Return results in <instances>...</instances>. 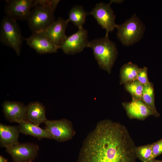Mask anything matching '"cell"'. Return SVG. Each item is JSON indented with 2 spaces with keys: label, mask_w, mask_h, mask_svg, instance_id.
<instances>
[{
  "label": "cell",
  "mask_w": 162,
  "mask_h": 162,
  "mask_svg": "<svg viewBox=\"0 0 162 162\" xmlns=\"http://www.w3.org/2000/svg\"><path fill=\"white\" fill-rule=\"evenodd\" d=\"M136 148L124 126L104 120L86 138L76 162H136Z\"/></svg>",
  "instance_id": "1"
},
{
  "label": "cell",
  "mask_w": 162,
  "mask_h": 162,
  "mask_svg": "<svg viewBox=\"0 0 162 162\" xmlns=\"http://www.w3.org/2000/svg\"><path fill=\"white\" fill-rule=\"evenodd\" d=\"M87 47L92 49L100 68L110 73L118 53L115 43L105 36L88 41Z\"/></svg>",
  "instance_id": "2"
},
{
  "label": "cell",
  "mask_w": 162,
  "mask_h": 162,
  "mask_svg": "<svg viewBox=\"0 0 162 162\" xmlns=\"http://www.w3.org/2000/svg\"><path fill=\"white\" fill-rule=\"evenodd\" d=\"M54 11L50 0H35L27 19L28 26L32 32H43L55 20Z\"/></svg>",
  "instance_id": "3"
},
{
  "label": "cell",
  "mask_w": 162,
  "mask_h": 162,
  "mask_svg": "<svg viewBox=\"0 0 162 162\" xmlns=\"http://www.w3.org/2000/svg\"><path fill=\"white\" fill-rule=\"evenodd\" d=\"M116 36L122 44L132 46L139 41L143 37L146 26L136 14H134L123 23L117 25Z\"/></svg>",
  "instance_id": "4"
},
{
  "label": "cell",
  "mask_w": 162,
  "mask_h": 162,
  "mask_svg": "<svg viewBox=\"0 0 162 162\" xmlns=\"http://www.w3.org/2000/svg\"><path fill=\"white\" fill-rule=\"evenodd\" d=\"M16 21L6 16L2 20L0 40L3 44L10 47L19 56L21 52L22 37Z\"/></svg>",
  "instance_id": "5"
},
{
  "label": "cell",
  "mask_w": 162,
  "mask_h": 162,
  "mask_svg": "<svg viewBox=\"0 0 162 162\" xmlns=\"http://www.w3.org/2000/svg\"><path fill=\"white\" fill-rule=\"evenodd\" d=\"M109 3L99 2L96 4L89 14L92 15L98 23L106 31L105 36L114 31L117 26L116 16Z\"/></svg>",
  "instance_id": "6"
},
{
  "label": "cell",
  "mask_w": 162,
  "mask_h": 162,
  "mask_svg": "<svg viewBox=\"0 0 162 162\" xmlns=\"http://www.w3.org/2000/svg\"><path fill=\"white\" fill-rule=\"evenodd\" d=\"M6 148L14 162H24L34 159L37 156L39 148L35 143L18 142Z\"/></svg>",
  "instance_id": "7"
},
{
  "label": "cell",
  "mask_w": 162,
  "mask_h": 162,
  "mask_svg": "<svg viewBox=\"0 0 162 162\" xmlns=\"http://www.w3.org/2000/svg\"><path fill=\"white\" fill-rule=\"evenodd\" d=\"M45 128L50 132L52 139L58 142L71 139L74 134L71 123L65 119L46 121Z\"/></svg>",
  "instance_id": "8"
},
{
  "label": "cell",
  "mask_w": 162,
  "mask_h": 162,
  "mask_svg": "<svg viewBox=\"0 0 162 162\" xmlns=\"http://www.w3.org/2000/svg\"><path fill=\"white\" fill-rule=\"evenodd\" d=\"M4 10L7 16L16 21L26 20L35 4V0H6Z\"/></svg>",
  "instance_id": "9"
},
{
  "label": "cell",
  "mask_w": 162,
  "mask_h": 162,
  "mask_svg": "<svg viewBox=\"0 0 162 162\" xmlns=\"http://www.w3.org/2000/svg\"><path fill=\"white\" fill-rule=\"evenodd\" d=\"M73 34L67 36L60 46L65 54L74 55L82 51L87 47L88 42V32L83 28Z\"/></svg>",
  "instance_id": "10"
},
{
  "label": "cell",
  "mask_w": 162,
  "mask_h": 162,
  "mask_svg": "<svg viewBox=\"0 0 162 162\" xmlns=\"http://www.w3.org/2000/svg\"><path fill=\"white\" fill-rule=\"evenodd\" d=\"M25 39L27 44L40 54L55 53L60 49L43 32H32L30 37Z\"/></svg>",
  "instance_id": "11"
},
{
  "label": "cell",
  "mask_w": 162,
  "mask_h": 162,
  "mask_svg": "<svg viewBox=\"0 0 162 162\" xmlns=\"http://www.w3.org/2000/svg\"><path fill=\"white\" fill-rule=\"evenodd\" d=\"M69 22L68 19L58 17L43 32L53 43L60 47L67 37L65 31Z\"/></svg>",
  "instance_id": "12"
},
{
  "label": "cell",
  "mask_w": 162,
  "mask_h": 162,
  "mask_svg": "<svg viewBox=\"0 0 162 162\" xmlns=\"http://www.w3.org/2000/svg\"><path fill=\"white\" fill-rule=\"evenodd\" d=\"M122 104L130 119L144 120L150 116H154L153 112L142 100L132 98L130 102L123 103Z\"/></svg>",
  "instance_id": "13"
},
{
  "label": "cell",
  "mask_w": 162,
  "mask_h": 162,
  "mask_svg": "<svg viewBox=\"0 0 162 162\" xmlns=\"http://www.w3.org/2000/svg\"><path fill=\"white\" fill-rule=\"evenodd\" d=\"M3 112L6 119L10 123L25 120L26 106L19 102L5 101L2 104Z\"/></svg>",
  "instance_id": "14"
},
{
  "label": "cell",
  "mask_w": 162,
  "mask_h": 162,
  "mask_svg": "<svg viewBox=\"0 0 162 162\" xmlns=\"http://www.w3.org/2000/svg\"><path fill=\"white\" fill-rule=\"evenodd\" d=\"M47 120L45 114V108L41 103L35 101L26 106L25 120L39 126L45 123Z\"/></svg>",
  "instance_id": "15"
},
{
  "label": "cell",
  "mask_w": 162,
  "mask_h": 162,
  "mask_svg": "<svg viewBox=\"0 0 162 162\" xmlns=\"http://www.w3.org/2000/svg\"><path fill=\"white\" fill-rule=\"evenodd\" d=\"M20 133L19 126L0 124V143L5 148L18 142Z\"/></svg>",
  "instance_id": "16"
},
{
  "label": "cell",
  "mask_w": 162,
  "mask_h": 162,
  "mask_svg": "<svg viewBox=\"0 0 162 162\" xmlns=\"http://www.w3.org/2000/svg\"><path fill=\"white\" fill-rule=\"evenodd\" d=\"M20 133L26 135L32 136L38 139L47 138L52 139L49 131L44 129L29 122L22 120L17 122Z\"/></svg>",
  "instance_id": "17"
},
{
  "label": "cell",
  "mask_w": 162,
  "mask_h": 162,
  "mask_svg": "<svg viewBox=\"0 0 162 162\" xmlns=\"http://www.w3.org/2000/svg\"><path fill=\"white\" fill-rule=\"evenodd\" d=\"M140 69L137 65L131 62L124 64L120 70V83L124 84L136 80Z\"/></svg>",
  "instance_id": "18"
},
{
  "label": "cell",
  "mask_w": 162,
  "mask_h": 162,
  "mask_svg": "<svg viewBox=\"0 0 162 162\" xmlns=\"http://www.w3.org/2000/svg\"><path fill=\"white\" fill-rule=\"evenodd\" d=\"M89 14L81 5H76L72 7L68 13V19L69 22H72L78 28H83L87 15Z\"/></svg>",
  "instance_id": "19"
},
{
  "label": "cell",
  "mask_w": 162,
  "mask_h": 162,
  "mask_svg": "<svg viewBox=\"0 0 162 162\" xmlns=\"http://www.w3.org/2000/svg\"><path fill=\"white\" fill-rule=\"evenodd\" d=\"M142 100L152 111L154 116L158 117L160 114L155 107L154 102V92L153 84L149 82L144 86Z\"/></svg>",
  "instance_id": "20"
},
{
  "label": "cell",
  "mask_w": 162,
  "mask_h": 162,
  "mask_svg": "<svg viewBox=\"0 0 162 162\" xmlns=\"http://www.w3.org/2000/svg\"><path fill=\"white\" fill-rule=\"evenodd\" d=\"M125 88L132 96V98L142 100L144 86L136 80L124 84Z\"/></svg>",
  "instance_id": "21"
},
{
  "label": "cell",
  "mask_w": 162,
  "mask_h": 162,
  "mask_svg": "<svg viewBox=\"0 0 162 162\" xmlns=\"http://www.w3.org/2000/svg\"><path fill=\"white\" fill-rule=\"evenodd\" d=\"M136 152L137 158L143 162L154 159L153 154L152 144L137 147Z\"/></svg>",
  "instance_id": "22"
},
{
  "label": "cell",
  "mask_w": 162,
  "mask_h": 162,
  "mask_svg": "<svg viewBox=\"0 0 162 162\" xmlns=\"http://www.w3.org/2000/svg\"><path fill=\"white\" fill-rule=\"evenodd\" d=\"M147 72L148 68L144 67L140 68L136 80L144 86L149 82Z\"/></svg>",
  "instance_id": "23"
},
{
  "label": "cell",
  "mask_w": 162,
  "mask_h": 162,
  "mask_svg": "<svg viewBox=\"0 0 162 162\" xmlns=\"http://www.w3.org/2000/svg\"><path fill=\"white\" fill-rule=\"evenodd\" d=\"M154 158L162 154V138L152 144Z\"/></svg>",
  "instance_id": "24"
},
{
  "label": "cell",
  "mask_w": 162,
  "mask_h": 162,
  "mask_svg": "<svg viewBox=\"0 0 162 162\" xmlns=\"http://www.w3.org/2000/svg\"><path fill=\"white\" fill-rule=\"evenodd\" d=\"M123 0H111L110 1L109 4H111L113 3H116V4H121L124 2Z\"/></svg>",
  "instance_id": "25"
},
{
  "label": "cell",
  "mask_w": 162,
  "mask_h": 162,
  "mask_svg": "<svg viewBox=\"0 0 162 162\" xmlns=\"http://www.w3.org/2000/svg\"><path fill=\"white\" fill-rule=\"evenodd\" d=\"M8 160L2 155H0V162H7Z\"/></svg>",
  "instance_id": "26"
},
{
  "label": "cell",
  "mask_w": 162,
  "mask_h": 162,
  "mask_svg": "<svg viewBox=\"0 0 162 162\" xmlns=\"http://www.w3.org/2000/svg\"><path fill=\"white\" fill-rule=\"evenodd\" d=\"M145 162H162V160H157L154 158L151 159Z\"/></svg>",
  "instance_id": "27"
},
{
  "label": "cell",
  "mask_w": 162,
  "mask_h": 162,
  "mask_svg": "<svg viewBox=\"0 0 162 162\" xmlns=\"http://www.w3.org/2000/svg\"><path fill=\"white\" fill-rule=\"evenodd\" d=\"M24 162H33L32 160H30V161H28Z\"/></svg>",
  "instance_id": "28"
}]
</instances>
